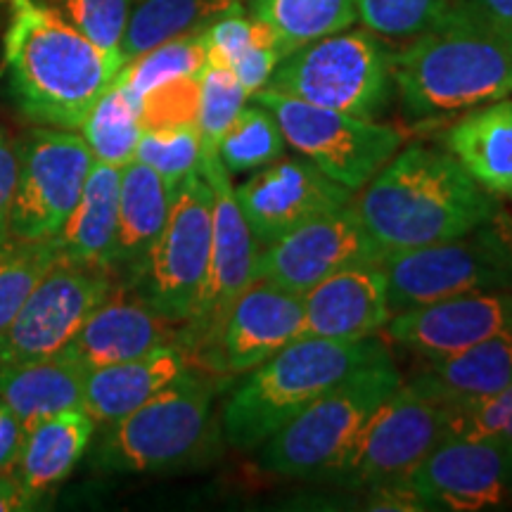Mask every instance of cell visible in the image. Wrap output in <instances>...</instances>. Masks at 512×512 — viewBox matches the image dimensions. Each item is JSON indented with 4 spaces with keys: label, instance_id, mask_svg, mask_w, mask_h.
<instances>
[{
    "label": "cell",
    "instance_id": "obj_7",
    "mask_svg": "<svg viewBox=\"0 0 512 512\" xmlns=\"http://www.w3.org/2000/svg\"><path fill=\"white\" fill-rule=\"evenodd\" d=\"M392 86L389 55L368 31H337L292 50L280 60L266 88L370 119Z\"/></svg>",
    "mask_w": 512,
    "mask_h": 512
},
{
    "label": "cell",
    "instance_id": "obj_16",
    "mask_svg": "<svg viewBox=\"0 0 512 512\" xmlns=\"http://www.w3.org/2000/svg\"><path fill=\"white\" fill-rule=\"evenodd\" d=\"M408 482L430 510L479 512L512 505V439L446 437Z\"/></svg>",
    "mask_w": 512,
    "mask_h": 512
},
{
    "label": "cell",
    "instance_id": "obj_14",
    "mask_svg": "<svg viewBox=\"0 0 512 512\" xmlns=\"http://www.w3.org/2000/svg\"><path fill=\"white\" fill-rule=\"evenodd\" d=\"M387 254L358 214L356 204L294 228L256 256V278L306 294L330 275L363 264H380Z\"/></svg>",
    "mask_w": 512,
    "mask_h": 512
},
{
    "label": "cell",
    "instance_id": "obj_8",
    "mask_svg": "<svg viewBox=\"0 0 512 512\" xmlns=\"http://www.w3.org/2000/svg\"><path fill=\"white\" fill-rule=\"evenodd\" d=\"M209 256L211 188L202 174H192L171 192L162 233L124 285L164 318L183 325L195 311Z\"/></svg>",
    "mask_w": 512,
    "mask_h": 512
},
{
    "label": "cell",
    "instance_id": "obj_39",
    "mask_svg": "<svg viewBox=\"0 0 512 512\" xmlns=\"http://www.w3.org/2000/svg\"><path fill=\"white\" fill-rule=\"evenodd\" d=\"M57 5L64 19L74 24L88 41L107 53H119L133 0H57Z\"/></svg>",
    "mask_w": 512,
    "mask_h": 512
},
{
    "label": "cell",
    "instance_id": "obj_35",
    "mask_svg": "<svg viewBox=\"0 0 512 512\" xmlns=\"http://www.w3.org/2000/svg\"><path fill=\"white\" fill-rule=\"evenodd\" d=\"M247 91L228 67L207 64L200 74V110L197 133L202 140V157L219 155V147L228 128L233 126L247 102Z\"/></svg>",
    "mask_w": 512,
    "mask_h": 512
},
{
    "label": "cell",
    "instance_id": "obj_27",
    "mask_svg": "<svg viewBox=\"0 0 512 512\" xmlns=\"http://www.w3.org/2000/svg\"><path fill=\"white\" fill-rule=\"evenodd\" d=\"M88 370L72 356L57 354L8 366L0 375V401L8 403L24 427L83 406Z\"/></svg>",
    "mask_w": 512,
    "mask_h": 512
},
{
    "label": "cell",
    "instance_id": "obj_3",
    "mask_svg": "<svg viewBox=\"0 0 512 512\" xmlns=\"http://www.w3.org/2000/svg\"><path fill=\"white\" fill-rule=\"evenodd\" d=\"M366 185L356 209L387 252L465 238L496 202L451 152L422 145L396 152Z\"/></svg>",
    "mask_w": 512,
    "mask_h": 512
},
{
    "label": "cell",
    "instance_id": "obj_20",
    "mask_svg": "<svg viewBox=\"0 0 512 512\" xmlns=\"http://www.w3.org/2000/svg\"><path fill=\"white\" fill-rule=\"evenodd\" d=\"M181 344V325L147 306L128 287L114 285L62 354L86 370L114 366L145 356L164 344Z\"/></svg>",
    "mask_w": 512,
    "mask_h": 512
},
{
    "label": "cell",
    "instance_id": "obj_1",
    "mask_svg": "<svg viewBox=\"0 0 512 512\" xmlns=\"http://www.w3.org/2000/svg\"><path fill=\"white\" fill-rule=\"evenodd\" d=\"M3 67L12 100L38 126L81 128L124 57L88 41L46 0H8Z\"/></svg>",
    "mask_w": 512,
    "mask_h": 512
},
{
    "label": "cell",
    "instance_id": "obj_28",
    "mask_svg": "<svg viewBox=\"0 0 512 512\" xmlns=\"http://www.w3.org/2000/svg\"><path fill=\"white\" fill-rule=\"evenodd\" d=\"M95 422L83 408L62 411L29 427L17 475L36 496L48 498L55 486L72 475L86 448L91 446Z\"/></svg>",
    "mask_w": 512,
    "mask_h": 512
},
{
    "label": "cell",
    "instance_id": "obj_6",
    "mask_svg": "<svg viewBox=\"0 0 512 512\" xmlns=\"http://www.w3.org/2000/svg\"><path fill=\"white\" fill-rule=\"evenodd\" d=\"M214 389L209 377L185 370L136 411L107 422L93 448V465L145 475L195 463L214 437Z\"/></svg>",
    "mask_w": 512,
    "mask_h": 512
},
{
    "label": "cell",
    "instance_id": "obj_34",
    "mask_svg": "<svg viewBox=\"0 0 512 512\" xmlns=\"http://www.w3.org/2000/svg\"><path fill=\"white\" fill-rule=\"evenodd\" d=\"M283 128L264 105H245L221 140L219 157L228 174H247L283 157Z\"/></svg>",
    "mask_w": 512,
    "mask_h": 512
},
{
    "label": "cell",
    "instance_id": "obj_22",
    "mask_svg": "<svg viewBox=\"0 0 512 512\" xmlns=\"http://www.w3.org/2000/svg\"><path fill=\"white\" fill-rule=\"evenodd\" d=\"M190 366V354L183 344L174 342L131 361L88 370L81 408L91 415L95 425H107L136 411Z\"/></svg>",
    "mask_w": 512,
    "mask_h": 512
},
{
    "label": "cell",
    "instance_id": "obj_31",
    "mask_svg": "<svg viewBox=\"0 0 512 512\" xmlns=\"http://www.w3.org/2000/svg\"><path fill=\"white\" fill-rule=\"evenodd\" d=\"M81 133L86 145L91 147L95 162L124 169L136 159L138 140L143 136L140 102L114 79L86 114Z\"/></svg>",
    "mask_w": 512,
    "mask_h": 512
},
{
    "label": "cell",
    "instance_id": "obj_17",
    "mask_svg": "<svg viewBox=\"0 0 512 512\" xmlns=\"http://www.w3.org/2000/svg\"><path fill=\"white\" fill-rule=\"evenodd\" d=\"M202 176L211 188V256L195 311L188 323L181 325L185 351L211 320L219 318L223 309L254 283L259 256V242L235 200V188L219 155L202 157Z\"/></svg>",
    "mask_w": 512,
    "mask_h": 512
},
{
    "label": "cell",
    "instance_id": "obj_42",
    "mask_svg": "<svg viewBox=\"0 0 512 512\" xmlns=\"http://www.w3.org/2000/svg\"><path fill=\"white\" fill-rule=\"evenodd\" d=\"M19 140L0 136V238L10 233V211L15 197Z\"/></svg>",
    "mask_w": 512,
    "mask_h": 512
},
{
    "label": "cell",
    "instance_id": "obj_26",
    "mask_svg": "<svg viewBox=\"0 0 512 512\" xmlns=\"http://www.w3.org/2000/svg\"><path fill=\"white\" fill-rule=\"evenodd\" d=\"M171 207V190L162 176L138 159L121 169L119 226L114 249V278L121 283L140 266L162 233Z\"/></svg>",
    "mask_w": 512,
    "mask_h": 512
},
{
    "label": "cell",
    "instance_id": "obj_18",
    "mask_svg": "<svg viewBox=\"0 0 512 512\" xmlns=\"http://www.w3.org/2000/svg\"><path fill=\"white\" fill-rule=\"evenodd\" d=\"M235 200L261 249L318 216L347 207L351 190L309 159H275L235 188Z\"/></svg>",
    "mask_w": 512,
    "mask_h": 512
},
{
    "label": "cell",
    "instance_id": "obj_10",
    "mask_svg": "<svg viewBox=\"0 0 512 512\" xmlns=\"http://www.w3.org/2000/svg\"><path fill=\"white\" fill-rule=\"evenodd\" d=\"M93 152L83 136L64 128L36 126L19 140L10 233L55 240L81 200Z\"/></svg>",
    "mask_w": 512,
    "mask_h": 512
},
{
    "label": "cell",
    "instance_id": "obj_9",
    "mask_svg": "<svg viewBox=\"0 0 512 512\" xmlns=\"http://www.w3.org/2000/svg\"><path fill=\"white\" fill-rule=\"evenodd\" d=\"M252 98L273 114L294 150L351 192L361 190L401 147V133L387 124L311 105L273 88H261Z\"/></svg>",
    "mask_w": 512,
    "mask_h": 512
},
{
    "label": "cell",
    "instance_id": "obj_44",
    "mask_svg": "<svg viewBox=\"0 0 512 512\" xmlns=\"http://www.w3.org/2000/svg\"><path fill=\"white\" fill-rule=\"evenodd\" d=\"M46 498L36 496L34 491L27 489L17 470L0 472V512H24L43 508Z\"/></svg>",
    "mask_w": 512,
    "mask_h": 512
},
{
    "label": "cell",
    "instance_id": "obj_46",
    "mask_svg": "<svg viewBox=\"0 0 512 512\" xmlns=\"http://www.w3.org/2000/svg\"><path fill=\"white\" fill-rule=\"evenodd\" d=\"M3 370H5V366H3V363H0V375H3Z\"/></svg>",
    "mask_w": 512,
    "mask_h": 512
},
{
    "label": "cell",
    "instance_id": "obj_38",
    "mask_svg": "<svg viewBox=\"0 0 512 512\" xmlns=\"http://www.w3.org/2000/svg\"><path fill=\"white\" fill-rule=\"evenodd\" d=\"M448 437L512 439V382L501 392L444 403Z\"/></svg>",
    "mask_w": 512,
    "mask_h": 512
},
{
    "label": "cell",
    "instance_id": "obj_32",
    "mask_svg": "<svg viewBox=\"0 0 512 512\" xmlns=\"http://www.w3.org/2000/svg\"><path fill=\"white\" fill-rule=\"evenodd\" d=\"M57 256L60 249L55 240L19 238L15 233L0 238V335L10 328Z\"/></svg>",
    "mask_w": 512,
    "mask_h": 512
},
{
    "label": "cell",
    "instance_id": "obj_13",
    "mask_svg": "<svg viewBox=\"0 0 512 512\" xmlns=\"http://www.w3.org/2000/svg\"><path fill=\"white\" fill-rule=\"evenodd\" d=\"M380 266L394 313L472 292L512 290L510 275L479 230L458 240L394 249Z\"/></svg>",
    "mask_w": 512,
    "mask_h": 512
},
{
    "label": "cell",
    "instance_id": "obj_2",
    "mask_svg": "<svg viewBox=\"0 0 512 512\" xmlns=\"http://www.w3.org/2000/svg\"><path fill=\"white\" fill-rule=\"evenodd\" d=\"M392 83L415 117L475 110L512 95V27L456 0L389 55Z\"/></svg>",
    "mask_w": 512,
    "mask_h": 512
},
{
    "label": "cell",
    "instance_id": "obj_29",
    "mask_svg": "<svg viewBox=\"0 0 512 512\" xmlns=\"http://www.w3.org/2000/svg\"><path fill=\"white\" fill-rule=\"evenodd\" d=\"M233 10H242V0H136L119 53L126 64L169 38L207 29Z\"/></svg>",
    "mask_w": 512,
    "mask_h": 512
},
{
    "label": "cell",
    "instance_id": "obj_37",
    "mask_svg": "<svg viewBox=\"0 0 512 512\" xmlns=\"http://www.w3.org/2000/svg\"><path fill=\"white\" fill-rule=\"evenodd\" d=\"M451 0H356L358 19L387 38H413L444 15Z\"/></svg>",
    "mask_w": 512,
    "mask_h": 512
},
{
    "label": "cell",
    "instance_id": "obj_19",
    "mask_svg": "<svg viewBox=\"0 0 512 512\" xmlns=\"http://www.w3.org/2000/svg\"><path fill=\"white\" fill-rule=\"evenodd\" d=\"M505 330H512V290L444 299L396 313L387 323L389 337L420 358L458 354Z\"/></svg>",
    "mask_w": 512,
    "mask_h": 512
},
{
    "label": "cell",
    "instance_id": "obj_33",
    "mask_svg": "<svg viewBox=\"0 0 512 512\" xmlns=\"http://www.w3.org/2000/svg\"><path fill=\"white\" fill-rule=\"evenodd\" d=\"M204 67H207V50H204L202 31H190L128 60L119 69L117 81L140 102L152 88L178 76H200Z\"/></svg>",
    "mask_w": 512,
    "mask_h": 512
},
{
    "label": "cell",
    "instance_id": "obj_5",
    "mask_svg": "<svg viewBox=\"0 0 512 512\" xmlns=\"http://www.w3.org/2000/svg\"><path fill=\"white\" fill-rule=\"evenodd\" d=\"M401 382L384 349L266 439L259 446L261 467L283 477L339 475L373 413Z\"/></svg>",
    "mask_w": 512,
    "mask_h": 512
},
{
    "label": "cell",
    "instance_id": "obj_43",
    "mask_svg": "<svg viewBox=\"0 0 512 512\" xmlns=\"http://www.w3.org/2000/svg\"><path fill=\"white\" fill-rule=\"evenodd\" d=\"M24 441H27V427L8 403L0 401V472L15 470Z\"/></svg>",
    "mask_w": 512,
    "mask_h": 512
},
{
    "label": "cell",
    "instance_id": "obj_11",
    "mask_svg": "<svg viewBox=\"0 0 512 512\" xmlns=\"http://www.w3.org/2000/svg\"><path fill=\"white\" fill-rule=\"evenodd\" d=\"M304 297L256 278L188 347L190 361L214 375H240L302 337Z\"/></svg>",
    "mask_w": 512,
    "mask_h": 512
},
{
    "label": "cell",
    "instance_id": "obj_36",
    "mask_svg": "<svg viewBox=\"0 0 512 512\" xmlns=\"http://www.w3.org/2000/svg\"><path fill=\"white\" fill-rule=\"evenodd\" d=\"M136 159L157 171L174 192L178 183L192 174H202V140L197 126L152 128L138 140Z\"/></svg>",
    "mask_w": 512,
    "mask_h": 512
},
{
    "label": "cell",
    "instance_id": "obj_12",
    "mask_svg": "<svg viewBox=\"0 0 512 512\" xmlns=\"http://www.w3.org/2000/svg\"><path fill=\"white\" fill-rule=\"evenodd\" d=\"M112 290L114 273L57 256L0 335V363L8 368L62 354Z\"/></svg>",
    "mask_w": 512,
    "mask_h": 512
},
{
    "label": "cell",
    "instance_id": "obj_24",
    "mask_svg": "<svg viewBox=\"0 0 512 512\" xmlns=\"http://www.w3.org/2000/svg\"><path fill=\"white\" fill-rule=\"evenodd\" d=\"M119 188L121 169L102 162H93L91 174L83 185L81 200L76 204L60 235L57 249L64 259L76 264L112 271L114 249H117L119 226Z\"/></svg>",
    "mask_w": 512,
    "mask_h": 512
},
{
    "label": "cell",
    "instance_id": "obj_21",
    "mask_svg": "<svg viewBox=\"0 0 512 512\" xmlns=\"http://www.w3.org/2000/svg\"><path fill=\"white\" fill-rule=\"evenodd\" d=\"M302 297V337L366 339L387 328L394 316L380 264L339 271Z\"/></svg>",
    "mask_w": 512,
    "mask_h": 512
},
{
    "label": "cell",
    "instance_id": "obj_45",
    "mask_svg": "<svg viewBox=\"0 0 512 512\" xmlns=\"http://www.w3.org/2000/svg\"><path fill=\"white\" fill-rule=\"evenodd\" d=\"M465 3L475 5L477 10H482L494 22L512 27V0H465Z\"/></svg>",
    "mask_w": 512,
    "mask_h": 512
},
{
    "label": "cell",
    "instance_id": "obj_25",
    "mask_svg": "<svg viewBox=\"0 0 512 512\" xmlns=\"http://www.w3.org/2000/svg\"><path fill=\"white\" fill-rule=\"evenodd\" d=\"M448 152L494 197H512V100L475 107L446 136Z\"/></svg>",
    "mask_w": 512,
    "mask_h": 512
},
{
    "label": "cell",
    "instance_id": "obj_40",
    "mask_svg": "<svg viewBox=\"0 0 512 512\" xmlns=\"http://www.w3.org/2000/svg\"><path fill=\"white\" fill-rule=\"evenodd\" d=\"M197 110H200V76H178L140 98V124L143 131L197 126Z\"/></svg>",
    "mask_w": 512,
    "mask_h": 512
},
{
    "label": "cell",
    "instance_id": "obj_30",
    "mask_svg": "<svg viewBox=\"0 0 512 512\" xmlns=\"http://www.w3.org/2000/svg\"><path fill=\"white\" fill-rule=\"evenodd\" d=\"M252 17L275 34L283 55L349 29L358 19L356 0H252Z\"/></svg>",
    "mask_w": 512,
    "mask_h": 512
},
{
    "label": "cell",
    "instance_id": "obj_41",
    "mask_svg": "<svg viewBox=\"0 0 512 512\" xmlns=\"http://www.w3.org/2000/svg\"><path fill=\"white\" fill-rule=\"evenodd\" d=\"M512 280V197H496L489 221L477 228Z\"/></svg>",
    "mask_w": 512,
    "mask_h": 512
},
{
    "label": "cell",
    "instance_id": "obj_23",
    "mask_svg": "<svg viewBox=\"0 0 512 512\" xmlns=\"http://www.w3.org/2000/svg\"><path fill=\"white\" fill-rule=\"evenodd\" d=\"M512 382V330L444 358H425L411 380L413 389L434 401L453 403L501 392Z\"/></svg>",
    "mask_w": 512,
    "mask_h": 512
},
{
    "label": "cell",
    "instance_id": "obj_4",
    "mask_svg": "<svg viewBox=\"0 0 512 512\" xmlns=\"http://www.w3.org/2000/svg\"><path fill=\"white\" fill-rule=\"evenodd\" d=\"M382 351L384 344L373 337H297L254 368L230 396L223 411L226 441L240 451L259 448L318 396Z\"/></svg>",
    "mask_w": 512,
    "mask_h": 512
},
{
    "label": "cell",
    "instance_id": "obj_15",
    "mask_svg": "<svg viewBox=\"0 0 512 512\" xmlns=\"http://www.w3.org/2000/svg\"><path fill=\"white\" fill-rule=\"evenodd\" d=\"M446 434V406L401 382L373 413L339 475L356 486L403 479Z\"/></svg>",
    "mask_w": 512,
    "mask_h": 512
}]
</instances>
